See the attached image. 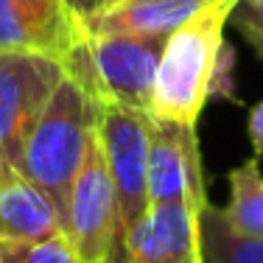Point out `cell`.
I'll return each instance as SVG.
<instances>
[{
    "label": "cell",
    "mask_w": 263,
    "mask_h": 263,
    "mask_svg": "<svg viewBox=\"0 0 263 263\" xmlns=\"http://www.w3.org/2000/svg\"><path fill=\"white\" fill-rule=\"evenodd\" d=\"M62 81L53 56L0 51V171L20 168L23 146Z\"/></svg>",
    "instance_id": "obj_5"
},
{
    "label": "cell",
    "mask_w": 263,
    "mask_h": 263,
    "mask_svg": "<svg viewBox=\"0 0 263 263\" xmlns=\"http://www.w3.org/2000/svg\"><path fill=\"white\" fill-rule=\"evenodd\" d=\"M191 263H202V252H199V258H193Z\"/></svg>",
    "instance_id": "obj_19"
},
{
    "label": "cell",
    "mask_w": 263,
    "mask_h": 263,
    "mask_svg": "<svg viewBox=\"0 0 263 263\" xmlns=\"http://www.w3.org/2000/svg\"><path fill=\"white\" fill-rule=\"evenodd\" d=\"M199 249L202 263H263V241L235 235L210 202L199 216Z\"/></svg>",
    "instance_id": "obj_13"
},
{
    "label": "cell",
    "mask_w": 263,
    "mask_h": 263,
    "mask_svg": "<svg viewBox=\"0 0 263 263\" xmlns=\"http://www.w3.org/2000/svg\"><path fill=\"white\" fill-rule=\"evenodd\" d=\"M118 3H123V0H65V9H67V14L73 17V23L79 26V23L101 14V11L112 9V6H118Z\"/></svg>",
    "instance_id": "obj_16"
},
{
    "label": "cell",
    "mask_w": 263,
    "mask_h": 263,
    "mask_svg": "<svg viewBox=\"0 0 263 263\" xmlns=\"http://www.w3.org/2000/svg\"><path fill=\"white\" fill-rule=\"evenodd\" d=\"M230 23L235 26V31L249 42V45L258 51V56L263 59V9L260 6H252V3H238V9L233 11Z\"/></svg>",
    "instance_id": "obj_15"
},
{
    "label": "cell",
    "mask_w": 263,
    "mask_h": 263,
    "mask_svg": "<svg viewBox=\"0 0 263 263\" xmlns=\"http://www.w3.org/2000/svg\"><path fill=\"white\" fill-rule=\"evenodd\" d=\"M76 36L79 28L65 0H0V51L62 59Z\"/></svg>",
    "instance_id": "obj_9"
},
{
    "label": "cell",
    "mask_w": 263,
    "mask_h": 263,
    "mask_svg": "<svg viewBox=\"0 0 263 263\" xmlns=\"http://www.w3.org/2000/svg\"><path fill=\"white\" fill-rule=\"evenodd\" d=\"M247 129H249V143H252L255 157H263V101L252 106Z\"/></svg>",
    "instance_id": "obj_17"
},
{
    "label": "cell",
    "mask_w": 263,
    "mask_h": 263,
    "mask_svg": "<svg viewBox=\"0 0 263 263\" xmlns=\"http://www.w3.org/2000/svg\"><path fill=\"white\" fill-rule=\"evenodd\" d=\"M148 129L152 115L143 112L118 106H101L98 112V143L118 199V247L112 263H118L123 241L148 210Z\"/></svg>",
    "instance_id": "obj_4"
},
{
    "label": "cell",
    "mask_w": 263,
    "mask_h": 263,
    "mask_svg": "<svg viewBox=\"0 0 263 263\" xmlns=\"http://www.w3.org/2000/svg\"><path fill=\"white\" fill-rule=\"evenodd\" d=\"M199 216L187 204H148L123 241L118 263H191L202 252Z\"/></svg>",
    "instance_id": "obj_8"
},
{
    "label": "cell",
    "mask_w": 263,
    "mask_h": 263,
    "mask_svg": "<svg viewBox=\"0 0 263 263\" xmlns=\"http://www.w3.org/2000/svg\"><path fill=\"white\" fill-rule=\"evenodd\" d=\"M224 224L235 235L263 241V171L260 157H249L230 171V202L218 208Z\"/></svg>",
    "instance_id": "obj_12"
},
{
    "label": "cell",
    "mask_w": 263,
    "mask_h": 263,
    "mask_svg": "<svg viewBox=\"0 0 263 263\" xmlns=\"http://www.w3.org/2000/svg\"><path fill=\"white\" fill-rule=\"evenodd\" d=\"M241 0H216L165 40L152 92V118L196 126L213 96L224 53V28Z\"/></svg>",
    "instance_id": "obj_1"
},
{
    "label": "cell",
    "mask_w": 263,
    "mask_h": 263,
    "mask_svg": "<svg viewBox=\"0 0 263 263\" xmlns=\"http://www.w3.org/2000/svg\"><path fill=\"white\" fill-rule=\"evenodd\" d=\"M0 263H79L67 235H53L42 241L0 238Z\"/></svg>",
    "instance_id": "obj_14"
},
{
    "label": "cell",
    "mask_w": 263,
    "mask_h": 263,
    "mask_svg": "<svg viewBox=\"0 0 263 263\" xmlns=\"http://www.w3.org/2000/svg\"><path fill=\"white\" fill-rule=\"evenodd\" d=\"M243 3H252V6H260L263 9V0H243Z\"/></svg>",
    "instance_id": "obj_18"
},
{
    "label": "cell",
    "mask_w": 263,
    "mask_h": 263,
    "mask_svg": "<svg viewBox=\"0 0 263 263\" xmlns=\"http://www.w3.org/2000/svg\"><path fill=\"white\" fill-rule=\"evenodd\" d=\"M216 0H123L101 14L79 23V34L171 36L196 11Z\"/></svg>",
    "instance_id": "obj_10"
},
{
    "label": "cell",
    "mask_w": 263,
    "mask_h": 263,
    "mask_svg": "<svg viewBox=\"0 0 263 263\" xmlns=\"http://www.w3.org/2000/svg\"><path fill=\"white\" fill-rule=\"evenodd\" d=\"M98 112L101 106L65 76L23 146L20 171L53 202L62 227L87 148L98 135Z\"/></svg>",
    "instance_id": "obj_2"
},
{
    "label": "cell",
    "mask_w": 263,
    "mask_h": 263,
    "mask_svg": "<svg viewBox=\"0 0 263 263\" xmlns=\"http://www.w3.org/2000/svg\"><path fill=\"white\" fill-rule=\"evenodd\" d=\"M62 233L65 227L51 199L20 168L0 171V238L42 241Z\"/></svg>",
    "instance_id": "obj_11"
},
{
    "label": "cell",
    "mask_w": 263,
    "mask_h": 263,
    "mask_svg": "<svg viewBox=\"0 0 263 263\" xmlns=\"http://www.w3.org/2000/svg\"><path fill=\"white\" fill-rule=\"evenodd\" d=\"M65 235L79 263H112L115 258L118 199L98 135L87 148L84 165L73 185L65 218Z\"/></svg>",
    "instance_id": "obj_6"
},
{
    "label": "cell",
    "mask_w": 263,
    "mask_h": 263,
    "mask_svg": "<svg viewBox=\"0 0 263 263\" xmlns=\"http://www.w3.org/2000/svg\"><path fill=\"white\" fill-rule=\"evenodd\" d=\"M148 204H187L202 213L208 204L202 148L196 126L152 118L148 129Z\"/></svg>",
    "instance_id": "obj_7"
},
{
    "label": "cell",
    "mask_w": 263,
    "mask_h": 263,
    "mask_svg": "<svg viewBox=\"0 0 263 263\" xmlns=\"http://www.w3.org/2000/svg\"><path fill=\"white\" fill-rule=\"evenodd\" d=\"M168 36L79 34L62 56V70L98 106L152 115L154 76Z\"/></svg>",
    "instance_id": "obj_3"
}]
</instances>
